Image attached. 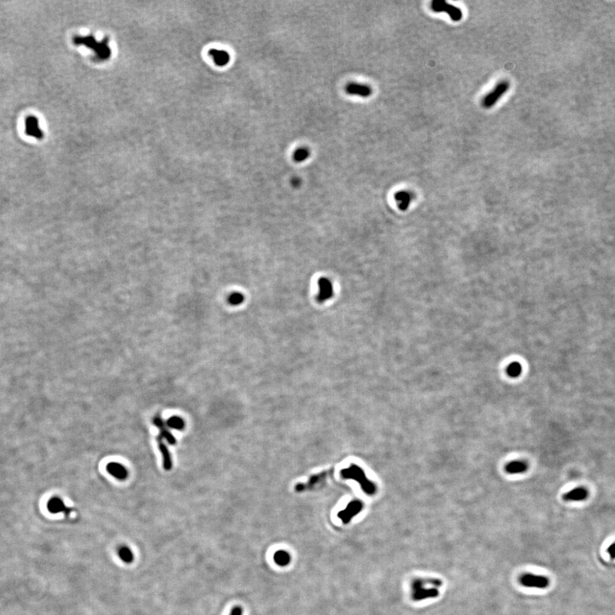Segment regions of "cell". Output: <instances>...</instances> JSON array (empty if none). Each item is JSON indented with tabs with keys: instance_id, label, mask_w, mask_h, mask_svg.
I'll return each mask as SVG.
<instances>
[{
	"instance_id": "6da1fadb",
	"label": "cell",
	"mask_w": 615,
	"mask_h": 615,
	"mask_svg": "<svg viewBox=\"0 0 615 615\" xmlns=\"http://www.w3.org/2000/svg\"><path fill=\"white\" fill-rule=\"evenodd\" d=\"M442 581L436 578H416L411 583V597L416 602L438 597Z\"/></svg>"
},
{
	"instance_id": "7a4b0ae2",
	"label": "cell",
	"mask_w": 615,
	"mask_h": 615,
	"mask_svg": "<svg viewBox=\"0 0 615 615\" xmlns=\"http://www.w3.org/2000/svg\"><path fill=\"white\" fill-rule=\"evenodd\" d=\"M340 475L344 480H353L359 484L362 490L367 495H373L377 491L375 484L368 480L366 476L363 469L361 468L357 464H352L346 468L341 470Z\"/></svg>"
},
{
	"instance_id": "3957f363",
	"label": "cell",
	"mask_w": 615,
	"mask_h": 615,
	"mask_svg": "<svg viewBox=\"0 0 615 615\" xmlns=\"http://www.w3.org/2000/svg\"><path fill=\"white\" fill-rule=\"evenodd\" d=\"M74 44L76 45H83L92 49L97 55L99 60H107L111 56V49L109 46V40L105 38L101 41H98L93 35L87 36H80L77 35L74 38Z\"/></svg>"
},
{
	"instance_id": "277c9868",
	"label": "cell",
	"mask_w": 615,
	"mask_h": 615,
	"mask_svg": "<svg viewBox=\"0 0 615 615\" xmlns=\"http://www.w3.org/2000/svg\"><path fill=\"white\" fill-rule=\"evenodd\" d=\"M519 583L526 588L546 589L549 585V579L544 576L533 573H524L519 578Z\"/></svg>"
},
{
	"instance_id": "5b68a950",
	"label": "cell",
	"mask_w": 615,
	"mask_h": 615,
	"mask_svg": "<svg viewBox=\"0 0 615 615\" xmlns=\"http://www.w3.org/2000/svg\"><path fill=\"white\" fill-rule=\"evenodd\" d=\"M509 83L508 81H502L495 85L490 93L483 99L482 105L484 108L489 109L495 105V103L503 97L505 93L509 89Z\"/></svg>"
},
{
	"instance_id": "8992f818",
	"label": "cell",
	"mask_w": 615,
	"mask_h": 615,
	"mask_svg": "<svg viewBox=\"0 0 615 615\" xmlns=\"http://www.w3.org/2000/svg\"><path fill=\"white\" fill-rule=\"evenodd\" d=\"M431 9L434 12H446L454 21H461L462 18V11L461 9L450 5L445 1H432Z\"/></svg>"
},
{
	"instance_id": "52a82bcc",
	"label": "cell",
	"mask_w": 615,
	"mask_h": 615,
	"mask_svg": "<svg viewBox=\"0 0 615 615\" xmlns=\"http://www.w3.org/2000/svg\"><path fill=\"white\" fill-rule=\"evenodd\" d=\"M364 508V504L362 501L353 500L349 502L345 509L341 510L338 514V517L344 524H348L352 521L355 516L361 513Z\"/></svg>"
},
{
	"instance_id": "ba28073f",
	"label": "cell",
	"mask_w": 615,
	"mask_h": 615,
	"mask_svg": "<svg viewBox=\"0 0 615 615\" xmlns=\"http://www.w3.org/2000/svg\"><path fill=\"white\" fill-rule=\"evenodd\" d=\"M330 474V471L320 472L319 474H314L309 478V480L305 483H300L296 485L295 490L298 492H303L305 490H311L318 485H323L327 477Z\"/></svg>"
},
{
	"instance_id": "9c48e42d",
	"label": "cell",
	"mask_w": 615,
	"mask_h": 615,
	"mask_svg": "<svg viewBox=\"0 0 615 615\" xmlns=\"http://www.w3.org/2000/svg\"><path fill=\"white\" fill-rule=\"evenodd\" d=\"M318 293L317 300L320 303H324L332 299L333 296V285L331 280L328 278H320L318 280Z\"/></svg>"
},
{
	"instance_id": "30bf717a",
	"label": "cell",
	"mask_w": 615,
	"mask_h": 615,
	"mask_svg": "<svg viewBox=\"0 0 615 615\" xmlns=\"http://www.w3.org/2000/svg\"><path fill=\"white\" fill-rule=\"evenodd\" d=\"M25 133L39 140L44 138V133L40 128L39 120L35 115H28L25 119Z\"/></svg>"
},
{
	"instance_id": "8fae6325",
	"label": "cell",
	"mask_w": 615,
	"mask_h": 615,
	"mask_svg": "<svg viewBox=\"0 0 615 615\" xmlns=\"http://www.w3.org/2000/svg\"><path fill=\"white\" fill-rule=\"evenodd\" d=\"M344 91L347 94L361 98H369L373 94V89L370 85L360 83L350 82L345 85Z\"/></svg>"
},
{
	"instance_id": "7c38bea8",
	"label": "cell",
	"mask_w": 615,
	"mask_h": 615,
	"mask_svg": "<svg viewBox=\"0 0 615 615\" xmlns=\"http://www.w3.org/2000/svg\"><path fill=\"white\" fill-rule=\"evenodd\" d=\"M47 509L49 512H51V514L64 513L67 516H69L72 511L70 508H67L64 501L59 497L51 498V500L47 503Z\"/></svg>"
},
{
	"instance_id": "4fadbf2b",
	"label": "cell",
	"mask_w": 615,
	"mask_h": 615,
	"mask_svg": "<svg viewBox=\"0 0 615 615\" xmlns=\"http://www.w3.org/2000/svg\"><path fill=\"white\" fill-rule=\"evenodd\" d=\"M414 195L408 191H399L395 194V200L397 206L401 211H406L409 207L410 203L413 201Z\"/></svg>"
},
{
	"instance_id": "5bb4252c",
	"label": "cell",
	"mask_w": 615,
	"mask_h": 615,
	"mask_svg": "<svg viewBox=\"0 0 615 615\" xmlns=\"http://www.w3.org/2000/svg\"><path fill=\"white\" fill-rule=\"evenodd\" d=\"M107 471L112 476L119 480H125L128 477V470L122 464L116 462H110L106 466Z\"/></svg>"
},
{
	"instance_id": "9a60e30c",
	"label": "cell",
	"mask_w": 615,
	"mask_h": 615,
	"mask_svg": "<svg viewBox=\"0 0 615 615\" xmlns=\"http://www.w3.org/2000/svg\"><path fill=\"white\" fill-rule=\"evenodd\" d=\"M155 426H157V428H159L161 431V437L168 441L169 445H174L176 443L175 438L173 437V434L171 433L170 431H168L167 425L164 423V421L160 418V417H155L153 420Z\"/></svg>"
},
{
	"instance_id": "2e32d148",
	"label": "cell",
	"mask_w": 615,
	"mask_h": 615,
	"mask_svg": "<svg viewBox=\"0 0 615 615\" xmlns=\"http://www.w3.org/2000/svg\"><path fill=\"white\" fill-rule=\"evenodd\" d=\"M588 496V491L584 488L578 487L568 491L563 495V499L567 502H581L585 500Z\"/></svg>"
},
{
	"instance_id": "e0dca14e",
	"label": "cell",
	"mask_w": 615,
	"mask_h": 615,
	"mask_svg": "<svg viewBox=\"0 0 615 615\" xmlns=\"http://www.w3.org/2000/svg\"><path fill=\"white\" fill-rule=\"evenodd\" d=\"M209 54L213 57L214 62L217 66H226L230 62V55L227 51L212 49L209 51Z\"/></svg>"
},
{
	"instance_id": "ac0fdd59",
	"label": "cell",
	"mask_w": 615,
	"mask_h": 615,
	"mask_svg": "<svg viewBox=\"0 0 615 615\" xmlns=\"http://www.w3.org/2000/svg\"><path fill=\"white\" fill-rule=\"evenodd\" d=\"M163 437L159 436L157 437V442H158V446L160 450L162 455H163V467L165 470H171L173 466V462H172V458H171L170 453L168 450V448L166 446L165 444L163 443Z\"/></svg>"
},
{
	"instance_id": "d6986e66",
	"label": "cell",
	"mask_w": 615,
	"mask_h": 615,
	"mask_svg": "<svg viewBox=\"0 0 615 615\" xmlns=\"http://www.w3.org/2000/svg\"><path fill=\"white\" fill-rule=\"evenodd\" d=\"M528 468V464L521 461H511L505 466L507 473L510 474H522L526 471Z\"/></svg>"
},
{
	"instance_id": "ffe728a7",
	"label": "cell",
	"mask_w": 615,
	"mask_h": 615,
	"mask_svg": "<svg viewBox=\"0 0 615 615\" xmlns=\"http://www.w3.org/2000/svg\"><path fill=\"white\" fill-rule=\"evenodd\" d=\"M274 561L280 567H286L291 562L290 553L285 550H278L274 555Z\"/></svg>"
},
{
	"instance_id": "44dd1931",
	"label": "cell",
	"mask_w": 615,
	"mask_h": 615,
	"mask_svg": "<svg viewBox=\"0 0 615 615\" xmlns=\"http://www.w3.org/2000/svg\"><path fill=\"white\" fill-rule=\"evenodd\" d=\"M310 157V150L308 147H299L293 152V160L296 163H303Z\"/></svg>"
},
{
	"instance_id": "7402d4cb",
	"label": "cell",
	"mask_w": 615,
	"mask_h": 615,
	"mask_svg": "<svg viewBox=\"0 0 615 615\" xmlns=\"http://www.w3.org/2000/svg\"><path fill=\"white\" fill-rule=\"evenodd\" d=\"M118 555L120 559L127 564H130L134 560V554L132 549L128 548V546H122L120 549H118Z\"/></svg>"
},
{
	"instance_id": "603a6c76",
	"label": "cell",
	"mask_w": 615,
	"mask_h": 615,
	"mask_svg": "<svg viewBox=\"0 0 615 615\" xmlns=\"http://www.w3.org/2000/svg\"><path fill=\"white\" fill-rule=\"evenodd\" d=\"M522 373V366L520 363L518 362H514L510 363L508 368H507V373L509 377L512 378H517L519 377Z\"/></svg>"
},
{
	"instance_id": "cb8c5ba5",
	"label": "cell",
	"mask_w": 615,
	"mask_h": 615,
	"mask_svg": "<svg viewBox=\"0 0 615 615\" xmlns=\"http://www.w3.org/2000/svg\"><path fill=\"white\" fill-rule=\"evenodd\" d=\"M167 426H169L171 428L176 429V430H182L185 426L184 421L179 416H173L168 419L167 421Z\"/></svg>"
},
{
	"instance_id": "d4e9b609",
	"label": "cell",
	"mask_w": 615,
	"mask_h": 615,
	"mask_svg": "<svg viewBox=\"0 0 615 615\" xmlns=\"http://www.w3.org/2000/svg\"><path fill=\"white\" fill-rule=\"evenodd\" d=\"M245 300V296L243 295L241 292H233L229 296L228 298V302L230 304H232L233 306H238L240 304H243V302Z\"/></svg>"
},
{
	"instance_id": "484cf974",
	"label": "cell",
	"mask_w": 615,
	"mask_h": 615,
	"mask_svg": "<svg viewBox=\"0 0 615 615\" xmlns=\"http://www.w3.org/2000/svg\"><path fill=\"white\" fill-rule=\"evenodd\" d=\"M229 615H243V608L240 606L232 607Z\"/></svg>"
},
{
	"instance_id": "4316f807",
	"label": "cell",
	"mask_w": 615,
	"mask_h": 615,
	"mask_svg": "<svg viewBox=\"0 0 615 615\" xmlns=\"http://www.w3.org/2000/svg\"><path fill=\"white\" fill-rule=\"evenodd\" d=\"M607 552H608V554H609L611 558H612V559H615V543H612V544L608 547Z\"/></svg>"
},
{
	"instance_id": "83f0119b",
	"label": "cell",
	"mask_w": 615,
	"mask_h": 615,
	"mask_svg": "<svg viewBox=\"0 0 615 615\" xmlns=\"http://www.w3.org/2000/svg\"><path fill=\"white\" fill-rule=\"evenodd\" d=\"M291 185H292L293 187H299V186L301 185V181H300V179H293L292 181H291Z\"/></svg>"
}]
</instances>
